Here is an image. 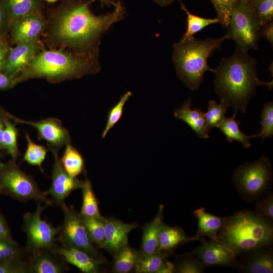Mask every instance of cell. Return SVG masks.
Wrapping results in <instances>:
<instances>
[{
  "mask_svg": "<svg viewBox=\"0 0 273 273\" xmlns=\"http://www.w3.org/2000/svg\"><path fill=\"white\" fill-rule=\"evenodd\" d=\"M226 35L242 50L248 51L258 47L260 27L254 10L246 0H238L229 16Z\"/></svg>",
  "mask_w": 273,
  "mask_h": 273,
  "instance_id": "obj_8",
  "label": "cell"
},
{
  "mask_svg": "<svg viewBox=\"0 0 273 273\" xmlns=\"http://www.w3.org/2000/svg\"><path fill=\"white\" fill-rule=\"evenodd\" d=\"M226 39H228L226 34L220 38L204 40L194 38L173 44L172 59L176 73L188 88L193 90L198 89L203 82L206 71L214 73L215 69L208 65V58Z\"/></svg>",
  "mask_w": 273,
  "mask_h": 273,
  "instance_id": "obj_5",
  "label": "cell"
},
{
  "mask_svg": "<svg viewBox=\"0 0 273 273\" xmlns=\"http://www.w3.org/2000/svg\"><path fill=\"white\" fill-rule=\"evenodd\" d=\"M105 239L103 248L114 254L128 244V236L131 231L138 226L136 222L124 223L114 218H105Z\"/></svg>",
  "mask_w": 273,
  "mask_h": 273,
  "instance_id": "obj_17",
  "label": "cell"
},
{
  "mask_svg": "<svg viewBox=\"0 0 273 273\" xmlns=\"http://www.w3.org/2000/svg\"><path fill=\"white\" fill-rule=\"evenodd\" d=\"M46 1L49 3H53V2H56L58 0H46Z\"/></svg>",
  "mask_w": 273,
  "mask_h": 273,
  "instance_id": "obj_52",
  "label": "cell"
},
{
  "mask_svg": "<svg viewBox=\"0 0 273 273\" xmlns=\"http://www.w3.org/2000/svg\"><path fill=\"white\" fill-rule=\"evenodd\" d=\"M237 111L238 110L235 109L232 117H225L217 127L225 135L229 142L231 143L234 140L237 141L241 143L244 148H248L251 146L249 139L253 137L258 136V134L248 136L240 130L239 127L240 121H237L235 119Z\"/></svg>",
  "mask_w": 273,
  "mask_h": 273,
  "instance_id": "obj_26",
  "label": "cell"
},
{
  "mask_svg": "<svg viewBox=\"0 0 273 273\" xmlns=\"http://www.w3.org/2000/svg\"><path fill=\"white\" fill-rule=\"evenodd\" d=\"M218 238L237 254L273 242L272 221L248 210L225 218Z\"/></svg>",
  "mask_w": 273,
  "mask_h": 273,
  "instance_id": "obj_4",
  "label": "cell"
},
{
  "mask_svg": "<svg viewBox=\"0 0 273 273\" xmlns=\"http://www.w3.org/2000/svg\"><path fill=\"white\" fill-rule=\"evenodd\" d=\"M175 272L174 264L166 260L160 268L157 273H172Z\"/></svg>",
  "mask_w": 273,
  "mask_h": 273,
  "instance_id": "obj_48",
  "label": "cell"
},
{
  "mask_svg": "<svg viewBox=\"0 0 273 273\" xmlns=\"http://www.w3.org/2000/svg\"><path fill=\"white\" fill-rule=\"evenodd\" d=\"M9 53V51L8 47L0 40V72L5 64Z\"/></svg>",
  "mask_w": 273,
  "mask_h": 273,
  "instance_id": "obj_46",
  "label": "cell"
},
{
  "mask_svg": "<svg viewBox=\"0 0 273 273\" xmlns=\"http://www.w3.org/2000/svg\"><path fill=\"white\" fill-rule=\"evenodd\" d=\"M228 107L226 104L222 101L219 104L213 100L209 102L208 111L205 113L207 129L209 132L212 128L217 127L222 122Z\"/></svg>",
  "mask_w": 273,
  "mask_h": 273,
  "instance_id": "obj_35",
  "label": "cell"
},
{
  "mask_svg": "<svg viewBox=\"0 0 273 273\" xmlns=\"http://www.w3.org/2000/svg\"><path fill=\"white\" fill-rule=\"evenodd\" d=\"M49 149L54 157L52 176V184L51 188L45 191L44 193L47 196L51 195L54 202L57 205L62 207L65 204V198L72 191L82 188L84 180L70 175L64 168L57 151L50 147Z\"/></svg>",
  "mask_w": 273,
  "mask_h": 273,
  "instance_id": "obj_11",
  "label": "cell"
},
{
  "mask_svg": "<svg viewBox=\"0 0 273 273\" xmlns=\"http://www.w3.org/2000/svg\"><path fill=\"white\" fill-rule=\"evenodd\" d=\"M259 37L266 39L272 46L273 44V21L260 28Z\"/></svg>",
  "mask_w": 273,
  "mask_h": 273,
  "instance_id": "obj_43",
  "label": "cell"
},
{
  "mask_svg": "<svg viewBox=\"0 0 273 273\" xmlns=\"http://www.w3.org/2000/svg\"><path fill=\"white\" fill-rule=\"evenodd\" d=\"M61 207L63 212V223L60 229L58 240L62 246L83 251L104 262V259L99 255L79 214L73 206H67L65 203Z\"/></svg>",
  "mask_w": 273,
  "mask_h": 273,
  "instance_id": "obj_9",
  "label": "cell"
},
{
  "mask_svg": "<svg viewBox=\"0 0 273 273\" xmlns=\"http://www.w3.org/2000/svg\"><path fill=\"white\" fill-rule=\"evenodd\" d=\"M214 73L215 92L221 101L243 113L257 86L272 87V80L265 82L258 78L256 60L238 47L231 57L222 59Z\"/></svg>",
  "mask_w": 273,
  "mask_h": 273,
  "instance_id": "obj_2",
  "label": "cell"
},
{
  "mask_svg": "<svg viewBox=\"0 0 273 273\" xmlns=\"http://www.w3.org/2000/svg\"><path fill=\"white\" fill-rule=\"evenodd\" d=\"M246 1H247L248 2L250 3L253 0H246Z\"/></svg>",
  "mask_w": 273,
  "mask_h": 273,
  "instance_id": "obj_53",
  "label": "cell"
},
{
  "mask_svg": "<svg viewBox=\"0 0 273 273\" xmlns=\"http://www.w3.org/2000/svg\"><path fill=\"white\" fill-rule=\"evenodd\" d=\"M4 128V123L2 116L1 109H0V150L4 149L3 146V135Z\"/></svg>",
  "mask_w": 273,
  "mask_h": 273,
  "instance_id": "obj_49",
  "label": "cell"
},
{
  "mask_svg": "<svg viewBox=\"0 0 273 273\" xmlns=\"http://www.w3.org/2000/svg\"><path fill=\"white\" fill-rule=\"evenodd\" d=\"M1 112L5 125L3 135L4 149L11 156L12 159L16 161L19 155L17 146L18 130L7 113L2 109Z\"/></svg>",
  "mask_w": 273,
  "mask_h": 273,
  "instance_id": "obj_27",
  "label": "cell"
},
{
  "mask_svg": "<svg viewBox=\"0 0 273 273\" xmlns=\"http://www.w3.org/2000/svg\"><path fill=\"white\" fill-rule=\"evenodd\" d=\"M29 273H62L68 267L65 261L51 250H43L29 255Z\"/></svg>",
  "mask_w": 273,
  "mask_h": 273,
  "instance_id": "obj_18",
  "label": "cell"
},
{
  "mask_svg": "<svg viewBox=\"0 0 273 273\" xmlns=\"http://www.w3.org/2000/svg\"><path fill=\"white\" fill-rule=\"evenodd\" d=\"M0 189L2 194L20 201L33 200L37 203L53 205L44 192L39 189L33 177L24 172L12 159L0 163Z\"/></svg>",
  "mask_w": 273,
  "mask_h": 273,
  "instance_id": "obj_7",
  "label": "cell"
},
{
  "mask_svg": "<svg viewBox=\"0 0 273 273\" xmlns=\"http://www.w3.org/2000/svg\"><path fill=\"white\" fill-rule=\"evenodd\" d=\"M131 96V93L127 92L120 98L119 102L109 111L106 126L102 132V138H104L108 131L121 118L125 103Z\"/></svg>",
  "mask_w": 273,
  "mask_h": 273,
  "instance_id": "obj_37",
  "label": "cell"
},
{
  "mask_svg": "<svg viewBox=\"0 0 273 273\" xmlns=\"http://www.w3.org/2000/svg\"><path fill=\"white\" fill-rule=\"evenodd\" d=\"M98 68L88 56L70 55L61 50L44 51L33 57L14 79V84L37 78L59 82L96 72Z\"/></svg>",
  "mask_w": 273,
  "mask_h": 273,
  "instance_id": "obj_3",
  "label": "cell"
},
{
  "mask_svg": "<svg viewBox=\"0 0 273 273\" xmlns=\"http://www.w3.org/2000/svg\"><path fill=\"white\" fill-rule=\"evenodd\" d=\"M192 103L191 99H188L179 108L175 111L174 116L186 122L199 138H208L209 131L207 129L205 113L199 108L192 110Z\"/></svg>",
  "mask_w": 273,
  "mask_h": 273,
  "instance_id": "obj_20",
  "label": "cell"
},
{
  "mask_svg": "<svg viewBox=\"0 0 273 273\" xmlns=\"http://www.w3.org/2000/svg\"><path fill=\"white\" fill-rule=\"evenodd\" d=\"M233 179L239 194L248 201L257 200L271 187L272 170L268 158L262 156L253 162L240 165Z\"/></svg>",
  "mask_w": 273,
  "mask_h": 273,
  "instance_id": "obj_6",
  "label": "cell"
},
{
  "mask_svg": "<svg viewBox=\"0 0 273 273\" xmlns=\"http://www.w3.org/2000/svg\"><path fill=\"white\" fill-rule=\"evenodd\" d=\"M202 243L192 252L196 255L205 267L219 265L238 267L237 254L219 239L207 241L203 238Z\"/></svg>",
  "mask_w": 273,
  "mask_h": 273,
  "instance_id": "obj_13",
  "label": "cell"
},
{
  "mask_svg": "<svg viewBox=\"0 0 273 273\" xmlns=\"http://www.w3.org/2000/svg\"><path fill=\"white\" fill-rule=\"evenodd\" d=\"M28 254L25 249L19 246L0 238V261L13 257H26Z\"/></svg>",
  "mask_w": 273,
  "mask_h": 273,
  "instance_id": "obj_40",
  "label": "cell"
},
{
  "mask_svg": "<svg viewBox=\"0 0 273 273\" xmlns=\"http://www.w3.org/2000/svg\"><path fill=\"white\" fill-rule=\"evenodd\" d=\"M0 5L8 22L39 11L40 0H0Z\"/></svg>",
  "mask_w": 273,
  "mask_h": 273,
  "instance_id": "obj_24",
  "label": "cell"
},
{
  "mask_svg": "<svg viewBox=\"0 0 273 273\" xmlns=\"http://www.w3.org/2000/svg\"><path fill=\"white\" fill-rule=\"evenodd\" d=\"M238 0H210L217 12L219 23L227 28L230 13Z\"/></svg>",
  "mask_w": 273,
  "mask_h": 273,
  "instance_id": "obj_39",
  "label": "cell"
},
{
  "mask_svg": "<svg viewBox=\"0 0 273 273\" xmlns=\"http://www.w3.org/2000/svg\"><path fill=\"white\" fill-rule=\"evenodd\" d=\"M249 4L260 28L273 21V0H253Z\"/></svg>",
  "mask_w": 273,
  "mask_h": 273,
  "instance_id": "obj_34",
  "label": "cell"
},
{
  "mask_svg": "<svg viewBox=\"0 0 273 273\" xmlns=\"http://www.w3.org/2000/svg\"><path fill=\"white\" fill-rule=\"evenodd\" d=\"M8 116L16 123L32 126L38 131L39 140L47 142L49 147L58 149L71 143L68 130L58 119L49 117L39 121H32L19 118L7 112Z\"/></svg>",
  "mask_w": 273,
  "mask_h": 273,
  "instance_id": "obj_12",
  "label": "cell"
},
{
  "mask_svg": "<svg viewBox=\"0 0 273 273\" xmlns=\"http://www.w3.org/2000/svg\"><path fill=\"white\" fill-rule=\"evenodd\" d=\"M198 219V230L196 235L199 238L207 236L211 240L218 239L217 235L222 228L225 217L215 216L201 207L193 211Z\"/></svg>",
  "mask_w": 273,
  "mask_h": 273,
  "instance_id": "obj_23",
  "label": "cell"
},
{
  "mask_svg": "<svg viewBox=\"0 0 273 273\" xmlns=\"http://www.w3.org/2000/svg\"><path fill=\"white\" fill-rule=\"evenodd\" d=\"M260 118L262 119L260 122L262 128L258 136H261L263 140L271 137L273 134L272 102L267 103L264 105Z\"/></svg>",
  "mask_w": 273,
  "mask_h": 273,
  "instance_id": "obj_38",
  "label": "cell"
},
{
  "mask_svg": "<svg viewBox=\"0 0 273 273\" xmlns=\"http://www.w3.org/2000/svg\"><path fill=\"white\" fill-rule=\"evenodd\" d=\"M14 85L13 79L0 72V89L10 88Z\"/></svg>",
  "mask_w": 273,
  "mask_h": 273,
  "instance_id": "obj_45",
  "label": "cell"
},
{
  "mask_svg": "<svg viewBox=\"0 0 273 273\" xmlns=\"http://www.w3.org/2000/svg\"><path fill=\"white\" fill-rule=\"evenodd\" d=\"M12 24V38L17 44L37 39L46 27V21L39 11L24 16Z\"/></svg>",
  "mask_w": 273,
  "mask_h": 273,
  "instance_id": "obj_16",
  "label": "cell"
},
{
  "mask_svg": "<svg viewBox=\"0 0 273 273\" xmlns=\"http://www.w3.org/2000/svg\"><path fill=\"white\" fill-rule=\"evenodd\" d=\"M43 209L38 203L35 212L24 215L23 230L26 236L25 250L28 255L40 250H52L56 244V236L60 227L55 228L41 218Z\"/></svg>",
  "mask_w": 273,
  "mask_h": 273,
  "instance_id": "obj_10",
  "label": "cell"
},
{
  "mask_svg": "<svg viewBox=\"0 0 273 273\" xmlns=\"http://www.w3.org/2000/svg\"><path fill=\"white\" fill-rule=\"evenodd\" d=\"M29 258L13 257L0 261V273H29Z\"/></svg>",
  "mask_w": 273,
  "mask_h": 273,
  "instance_id": "obj_36",
  "label": "cell"
},
{
  "mask_svg": "<svg viewBox=\"0 0 273 273\" xmlns=\"http://www.w3.org/2000/svg\"><path fill=\"white\" fill-rule=\"evenodd\" d=\"M62 157L61 158L66 171L71 176L76 177L81 173L84 168V160L80 153L71 143L66 145Z\"/></svg>",
  "mask_w": 273,
  "mask_h": 273,
  "instance_id": "obj_31",
  "label": "cell"
},
{
  "mask_svg": "<svg viewBox=\"0 0 273 273\" xmlns=\"http://www.w3.org/2000/svg\"><path fill=\"white\" fill-rule=\"evenodd\" d=\"M256 214L273 220V193L269 191L266 195L257 200L255 206Z\"/></svg>",
  "mask_w": 273,
  "mask_h": 273,
  "instance_id": "obj_41",
  "label": "cell"
},
{
  "mask_svg": "<svg viewBox=\"0 0 273 273\" xmlns=\"http://www.w3.org/2000/svg\"><path fill=\"white\" fill-rule=\"evenodd\" d=\"M110 13L96 16L88 3L73 1L63 9L57 18L52 34L58 41L78 50L89 48L114 23L124 17L125 9L120 1L115 3Z\"/></svg>",
  "mask_w": 273,
  "mask_h": 273,
  "instance_id": "obj_1",
  "label": "cell"
},
{
  "mask_svg": "<svg viewBox=\"0 0 273 273\" xmlns=\"http://www.w3.org/2000/svg\"><path fill=\"white\" fill-rule=\"evenodd\" d=\"M238 268L243 273L273 272V246L264 245L237 254Z\"/></svg>",
  "mask_w": 273,
  "mask_h": 273,
  "instance_id": "obj_14",
  "label": "cell"
},
{
  "mask_svg": "<svg viewBox=\"0 0 273 273\" xmlns=\"http://www.w3.org/2000/svg\"><path fill=\"white\" fill-rule=\"evenodd\" d=\"M177 261L174 265L175 272L178 273H202L205 266L192 252L177 257Z\"/></svg>",
  "mask_w": 273,
  "mask_h": 273,
  "instance_id": "obj_33",
  "label": "cell"
},
{
  "mask_svg": "<svg viewBox=\"0 0 273 273\" xmlns=\"http://www.w3.org/2000/svg\"><path fill=\"white\" fill-rule=\"evenodd\" d=\"M153 1L161 7H165L170 4L174 0H153ZM179 1H180V0Z\"/></svg>",
  "mask_w": 273,
  "mask_h": 273,
  "instance_id": "obj_50",
  "label": "cell"
},
{
  "mask_svg": "<svg viewBox=\"0 0 273 273\" xmlns=\"http://www.w3.org/2000/svg\"><path fill=\"white\" fill-rule=\"evenodd\" d=\"M197 236L188 237L179 226H171L163 222L161 226L157 251L171 253L179 245L190 241L199 240Z\"/></svg>",
  "mask_w": 273,
  "mask_h": 273,
  "instance_id": "obj_21",
  "label": "cell"
},
{
  "mask_svg": "<svg viewBox=\"0 0 273 273\" xmlns=\"http://www.w3.org/2000/svg\"><path fill=\"white\" fill-rule=\"evenodd\" d=\"M0 238L13 243H17L13 239L9 225L3 215L0 212Z\"/></svg>",
  "mask_w": 273,
  "mask_h": 273,
  "instance_id": "obj_42",
  "label": "cell"
},
{
  "mask_svg": "<svg viewBox=\"0 0 273 273\" xmlns=\"http://www.w3.org/2000/svg\"><path fill=\"white\" fill-rule=\"evenodd\" d=\"M80 216L93 243L99 248H103L105 239V218L101 215Z\"/></svg>",
  "mask_w": 273,
  "mask_h": 273,
  "instance_id": "obj_30",
  "label": "cell"
},
{
  "mask_svg": "<svg viewBox=\"0 0 273 273\" xmlns=\"http://www.w3.org/2000/svg\"><path fill=\"white\" fill-rule=\"evenodd\" d=\"M163 205H160L155 217L144 226L141 249L139 251L140 256L157 251L159 235L163 223Z\"/></svg>",
  "mask_w": 273,
  "mask_h": 273,
  "instance_id": "obj_22",
  "label": "cell"
},
{
  "mask_svg": "<svg viewBox=\"0 0 273 273\" xmlns=\"http://www.w3.org/2000/svg\"><path fill=\"white\" fill-rule=\"evenodd\" d=\"M102 5H106L109 6L110 5H113V6L115 4L114 2L110 1V0H99Z\"/></svg>",
  "mask_w": 273,
  "mask_h": 273,
  "instance_id": "obj_51",
  "label": "cell"
},
{
  "mask_svg": "<svg viewBox=\"0 0 273 273\" xmlns=\"http://www.w3.org/2000/svg\"><path fill=\"white\" fill-rule=\"evenodd\" d=\"M180 5L181 9L187 14L188 25L187 31L179 41V42H184L194 38V35L205 27L219 22L217 18H205L193 14L187 10L185 5L181 2Z\"/></svg>",
  "mask_w": 273,
  "mask_h": 273,
  "instance_id": "obj_28",
  "label": "cell"
},
{
  "mask_svg": "<svg viewBox=\"0 0 273 273\" xmlns=\"http://www.w3.org/2000/svg\"><path fill=\"white\" fill-rule=\"evenodd\" d=\"M38 50L37 39L17 44L9 51L0 72L14 80L30 64Z\"/></svg>",
  "mask_w": 273,
  "mask_h": 273,
  "instance_id": "obj_15",
  "label": "cell"
},
{
  "mask_svg": "<svg viewBox=\"0 0 273 273\" xmlns=\"http://www.w3.org/2000/svg\"><path fill=\"white\" fill-rule=\"evenodd\" d=\"M171 253L156 251L150 254L140 256L135 268L138 273H157Z\"/></svg>",
  "mask_w": 273,
  "mask_h": 273,
  "instance_id": "obj_29",
  "label": "cell"
},
{
  "mask_svg": "<svg viewBox=\"0 0 273 273\" xmlns=\"http://www.w3.org/2000/svg\"><path fill=\"white\" fill-rule=\"evenodd\" d=\"M0 194H2L1 189H0Z\"/></svg>",
  "mask_w": 273,
  "mask_h": 273,
  "instance_id": "obj_54",
  "label": "cell"
},
{
  "mask_svg": "<svg viewBox=\"0 0 273 273\" xmlns=\"http://www.w3.org/2000/svg\"><path fill=\"white\" fill-rule=\"evenodd\" d=\"M81 189L83 201L79 215L85 217L101 215L98 202L94 193L91 182L87 177Z\"/></svg>",
  "mask_w": 273,
  "mask_h": 273,
  "instance_id": "obj_32",
  "label": "cell"
},
{
  "mask_svg": "<svg viewBox=\"0 0 273 273\" xmlns=\"http://www.w3.org/2000/svg\"><path fill=\"white\" fill-rule=\"evenodd\" d=\"M9 23L0 5V37H3L6 34Z\"/></svg>",
  "mask_w": 273,
  "mask_h": 273,
  "instance_id": "obj_47",
  "label": "cell"
},
{
  "mask_svg": "<svg viewBox=\"0 0 273 273\" xmlns=\"http://www.w3.org/2000/svg\"><path fill=\"white\" fill-rule=\"evenodd\" d=\"M60 256L66 262L73 265L84 273H97L103 262L87 253L73 248L59 246L56 244L51 250Z\"/></svg>",
  "mask_w": 273,
  "mask_h": 273,
  "instance_id": "obj_19",
  "label": "cell"
},
{
  "mask_svg": "<svg viewBox=\"0 0 273 273\" xmlns=\"http://www.w3.org/2000/svg\"><path fill=\"white\" fill-rule=\"evenodd\" d=\"M113 271L117 273H127L134 270L139 259V251L130 247L128 244L114 254Z\"/></svg>",
  "mask_w": 273,
  "mask_h": 273,
  "instance_id": "obj_25",
  "label": "cell"
},
{
  "mask_svg": "<svg viewBox=\"0 0 273 273\" xmlns=\"http://www.w3.org/2000/svg\"><path fill=\"white\" fill-rule=\"evenodd\" d=\"M23 160L31 165L38 166L40 170L43 172L39 165L36 153L33 151L29 145H27V150L24 154Z\"/></svg>",
  "mask_w": 273,
  "mask_h": 273,
  "instance_id": "obj_44",
  "label": "cell"
}]
</instances>
